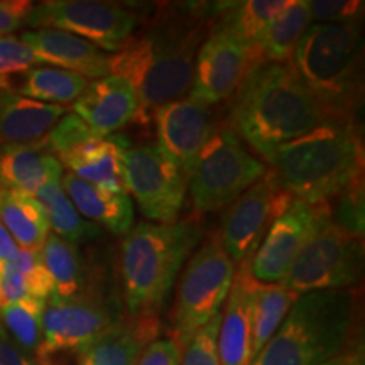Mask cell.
<instances>
[{
    "label": "cell",
    "instance_id": "cell-1",
    "mask_svg": "<svg viewBox=\"0 0 365 365\" xmlns=\"http://www.w3.org/2000/svg\"><path fill=\"white\" fill-rule=\"evenodd\" d=\"M212 27L213 6H171L110 54V75L134 88L139 113L190 95L196 54Z\"/></svg>",
    "mask_w": 365,
    "mask_h": 365
},
{
    "label": "cell",
    "instance_id": "cell-2",
    "mask_svg": "<svg viewBox=\"0 0 365 365\" xmlns=\"http://www.w3.org/2000/svg\"><path fill=\"white\" fill-rule=\"evenodd\" d=\"M230 129L269 163L281 145L327 120V113L289 63H264L235 91Z\"/></svg>",
    "mask_w": 365,
    "mask_h": 365
},
{
    "label": "cell",
    "instance_id": "cell-3",
    "mask_svg": "<svg viewBox=\"0 0 365 365\" xmlns=\"http://www.w3.org/2000/svg\"><path fill=\"white\" fill-rule=\"evenodd\" d=\"M267 164L293 200L331 205L354 182L364 180V143L357 120L327 118L281 145Z\"/></svg>",
    "mask_w": 365,
    "mask_h": 365
},
{
    "label": "cell",
    "instance_id": "cell-4",
    "mask_svg": "<svg viewBox=\"0 0 365 365\" xmlns=\"http://www.w3.org/2000/svg\"><path fill=\"white\" fill-rule=\"evenodd\" d=\"M203 228L196 220L140 222L120 245V279L129 314L159 317L186 259L196 249Z\"/></svg>",
    "mask_w": 365,
    "mask_h": 365
},
{
    "label": "cell",
    "instance_id": "cell-5",
    "mask_svg": "<svg viewBox=\"0 0 365 365\" xmlns=\"http://www.w3.org/2000/svg\"><path fill=\"white\" fill-rule=\"evenodd\" d=\"M362 22L312 24L293 65L328 118L355 120L364 93Z\"/></svg>",
    "mask_w": 365,
    "mask_h": 365
},
{
    "label": "cell",
    "instance_id": "cell-6",
    "mask_svg": "<svg viewBox=\"0 0 365 365\" xmlns=\"http://www.w3.org/2000/svg\"><path fill=\"white\" fill-rule=\"evenodd\" d=\"M350 289L301 294L284 322L250 365H322L339 357L354 333Z\"/></svg>",
    "mask_w": 365,
    "mask_h": 365
},
{
    "label": "cell",
    "instance_id": "cell-7",
    "mask_svg": "<svg viewBox=\"0 0 365 365\" xmlns=\"http://www.w3.org/2000/svg\"><path fill=\"white\" fill-rule=\"evenodd\" d=\"M235 264L223 249L217 232L207 237L191 255L180 277L171 313V336L182 349L200 328L222 313Z\"/></svg>",
    "mask_w": 365,
    "mask_h": 365
},
{
    "label": "cell",
    "instance_id": "cell-8",
    "mask_svg": "<svg viewBox=\"0 0 365 365\" xmlns=\"http://www.w3.org/2000/svg\"><path fill=\"white\" fill-rule=\"evenodd\" d=\"M269 168L252 156L228 125H218L188 178L196 215L227 208L244 195Z\"/></svg>",
    "mask_w": 365,
    "mask_h": 365
},
{
    "label": "cell",
    "instance_id": "cell-9",
    "mask_svg": "<svg viewBox=\"0 0 365 365\" xmlns=\"http://www.w3.org/2000/svg\"><path fill=\"white\" fill-rule=\"evenodd\" d=\"M333 217V215H331ZM328 217L296 255L281 286L296 294L350 289L362 279L364 242Z\"/></svg>",
    "mask_w": 365,
    "mask_h": 365
},
{
    "label": "cell",
    "instance_id": "cell-10",
    "mask_svg": "<svg viewBox=\"0 0 365 365\" xmlns=\"http://www.w3.org/2000/svg\"><path fill=\"white\" fill-rule=\"evenodd\" d=\"M120 307L107 294L100 281H91L70 299L49 296L43 317V341L36 360L39 365L53 357L78 354L122 317Z\"/></svg>",
    "mask_w": 365,
    "mask_h": 365
},
{
    "label": "cell",
    "instance_id": "cell-11",
    "mask_svg": "<svg viewBox=\"0 0 365 365\" xmlns=\"http://www.w3.org/2000/svg\"><path fill=\"white\" fill-rule=\"evenodd\" d=\"M33 29H54L78 36L102 51L122 49L139 21L129 9L100 0H44L27 17Z\"/></svg>",
    "mask_w": 365,
    "mask_h": 365
},
{
    "label": "cell",
    "instance_id": "cell-12",
    "mask_svg": "<svg viewBox=\"0 0 365 365\" xmlns=\"http://www.w3.org/2000/svg\"><path fill=\"white\" fill-rule=\"evenodd\" d=\"M127 193L134 196L143 215L170 225L180 218L188 190V176L158 144L129 148L124 158Z\"/></svg>",
    "mask_w": 365,
    "mask_h": 365
},
{
    "label": "cell",
    "instance_id": "cell-13",
    "mask_svg": "<svg viewBox=\"0 0 365 365\" xmlns=\"http://www.w3.org/2000/svg\"><path fill=\"white\" fill-rule=\"evenodd\" d=\"M293 202L272 171L267 170L261 180L228 205L217 234L235 266H249L269 228Z\"/></svg>",
    "mask_w": 365,
    "mask_h": 365
},
{
    "label": "cell",
    "instance_id": "cell-14",
    "mask_svg": "<svg viewBox=\"0 0 365 365\" xmlns=\"http://www.w3.org/2000/svg\"><path fill=\"white\" fill-rule=\"evenodd\" d=\"M261 65L255 46L212 31L196 54L190 97L213 107L234 97L244 80Z\"/></svg>",
    "mask_w": 365,
    "mask_h": 365
},
{
    "label": "cell",
    "instance_id": "cell-15",
    "mask_svg": "<svg viewBox=\"0 0 365 365\" xmlns=\"http://www.w3.org/2000/svg\"><path fill=\"white\" fill-rule=\"evenodd\" d=\"M331 215V205H309L294 200L272 223L254 254L249 264L252 279L261 284H281L313 232Z\"/></svg>",
    "mask_w": 365,
    "mask_h": 365
},
{
    "label": "cell",
    "instance_id": "cell-16",
    "mask_svg": "<svg viewBox=\"0 0 365 365\" xmlns=\"http://www.w3.org/2000/svg\"><path fill=\"white\" fill-rule=\"evenodd\" d=\"M158 145L180 164L190 178L210 137L220 125L212 105L190 95L164 103L154 110Z\"/></svg>",
    "mask_w": 365,
    "mask_h": 365
},
{
    "label": "cell",
    "instance_id": "cell-17",
    "mask_svg": "<svg viewBox=\"0 0 365 365\" xmlns=\"http://www.w3.org/2000/svg\"><path fill=\"white\" fill-rule=\"evenodd\" d=\"M71 110L100 137L113 135L139 115V102L124 78L107 75L91 80L71 103Z\"/></svg>",
    "mask_w": 365,
    "mask_h": 365
},
{
    "label": "cell",
    "instance_id": "cell-18",
    "mask_svg": "<svg viewBox=\"0 0 365 365\" xmlns=\"http://www.w3.org/2000/svg\"><path fill=\"white\" fill-rule=\"evenodd\" d=\"M19 38L29 46L41 66L59 68L86 80L110 75V54L78 36L54 29H29Z\"/></svg>",
    "mask_w": 365,
    "mask_h": 365
},
{
    "label": "cell",
    "instance_id": "cell-19",
    "mask_svg": "<svg viewBox=\"0 0 365 365\" xmlns=\"http://www.w3.org/2000/svg\"><path fill=\"white\" fill-rule=\"evenodd\" d=\"M159 333V317L125 313L76 354L75 365H135L143 350Z\"/></svg>",
    "mask_w": 365,
    "mask_h": 365
},
{
    "label": "cell",
    "instance_id": "cell-20",
    "mask_svg": "<svg viewBox=\"0 0 365 365\" xmlns=\"http://www.w3.org/2000/svg\"><path fill=\"white\" fill-rule=\"evenodd\" d=\"M130 148L127 137L93 135L56 156L63 170L98 188L127 193L124 158Z\"/></svg>",
    "mask_w": 365,
    "mask_h": 365
},
{
    "label": "cell",
    "instance_id": "cell-21",
    "mask_svg": "<svg viewBox=\"0 0 365 365\" xmlns=\"http://www.w3.org/2000/svg\"><path fill=\"white\" fill-rule=\"evenodd\" d=\"M252 284L249 266L239 267L218 327L220 365H250L252 362Z\"/></svg>",
    "mask_w": 365,
    "mask_h": 365
},
{
    "label": "cell",
    "instance_id": "cell-22",
    "mask_svg": "<svg viewBox=\"0 0 365 365\" xmlns=\"http://www.w3.org/2000/svg\"><path fill=\"white\" fill-rule=\"evenodd\" d=\"M65 170L46 139L31 144L0 145V188L36 193L53 181H61Z\"/></svg>",
    "mask_w": 365,
    "mask_h": 365
},
{
    "label": "cell",
    "instance_id": "cell-23",
    "mask_svg": "<svg viewBox=\"0 0 365 365\" xmlns=\"http://www.w3.org/2000/svg\"><path fill=\"white\" fill-rule=\"evenodd\" d=\"M61 186L85 220L115 235L129 234L134 227V203L129 193L98 188L70 173L63 175Z\"/></svg>",
    "mask_w": 365,
    "mask_h": 365
},
{
    "label": "cell",
    "instance_id": "cell-24",
    "mask_svg": "<svg viewBox=\"0 0 365 365\" xmlns=\"http://www.w3.org/2000/svg\"><path fill=\"white\" fill-rule=\"evenodd\" d=\"M66 113V107L41 103L0 88V145L44 139Z\"/></svg>",
    "mask_w": 365,
    "mask_h": 365
},
{
    "label": "cell",
    "instance_id": "cell-25",
    "mask_svg": "<svg viewBox=\"0 0 365 365\" xmlns=\"http://www.w3.org/2000/svg\"><path fill=\"white\" fill-rule=\"evenodd\" d=\"M90 80L53 66H34L0 78V88L36 102L66 107L80 97Z\"/></svg>",
    "mask_w": 365,
    "mask_h": 365
},
{
    "label": "cell",
    "instance_id": "cell-26",
    "mask_svg": "<svg viewBox=\"0 0 365 365\" xmlns=\"http://www.w3.org/2000/svg\"><path fill=\"white\" fill-rule=\"evenodd\" d=\"M291 0H245L223 2L213 7L212 31L230 34L242 43L255 46L267 26L289 6Z\"/></svg>",
    "mask_w": 365,
    "mask_h": 365
},
{
    "label": "cell",
    "instance_id": "cell-27",
    "mask_svg": "<svg viewBox=\"0 0 365 365\" xmlns=\"http://www.w3.org/2000/svg\"><path fill=\"white\" fill-rule=\"evenodd\" d=\"M0 223L11 234L17 247L24 250L39 252L51 234L41 203L34 196L21 191L0 188Z\"/></svg>",
    "mask_w": 365,
    "mask_h": 365
},
{
    "label": "cell",
    "instance_id": "cell-28",
    "mask_svg": "<svg viewBox=\"0 0 365 365\" xmlns=\"http://www.w3.org/2000/svg\"><path fill=\"white\" fill-rule=\"evenodd\" d=\"M312 26L308 0H291L289 6L264 31L255 44L262 63H289L294 51Z\"/></svg>",
    "mask_w": 365,
    "mask_h": 365
},
{
    "label": "cell",
    "instance_id": "cell-29",
    "mask_svg": "<svg viewBox=\"0 0 365 365\" xmlns=\"http://www.w3.org/2000/svg\"><path fill=\"white\" fill-rule=\"evenodd\" d=\"M39 252L53 279V298L70 299L90 282L78 245L49 234Z\"/></svg>",
    "mask_w": 365,
    "mask_h": 365
},
{
    "label": "cell",
    "instance_id": "cell-30",
    "mask_svg": "<svg viewBox=\"0 0 365 365\" xmlns=\"http://www.w3.org/2000/svg\"><path fill=\"white\" fill-rule=\"evenodd\" d=\"M43 207L51 234L61 237L71 244L80 245L102 237V228L85 220L73 207L71 200L63 190L61 181H53L41 188L34 196Z\"/></svg>",
    "mask_w": 365,
    "mask_h": 365
},
{
    "label": "cell",
    "instance_id": "cell-31",
    "mask_svg": "<svg viewBox=\"0 0 365 365\" xmlns=\"http://www.w3.org/2000/svg\"><path fill=\"white\" fill-rule=\"evenodd\" d=\"M301 294L281 284H252V360L284 322Z\"/></svg>",
    "mask_w": 365,
    "mask_h": 365
},
{
    "label": "cell",
    "instance_id": "cell-32",
    "mask_svg": "<svg viewBox=\"0 0 365 365\" xmlns=\"http://www.w3.org/2000/svg\"><path fill=\"white\" fill-rule=\"evenodd\" d=\"M46 299L24 298L0 308V325L7 335L31 355L38 352L43 341V317Z\"/></svg>",
    "mask_w": 365,
    "mask_h": 365
},
{
    "label": "cell",
    "instance_id": "cell-33",
    "mask_svg": "<svg viewBox=\"0 0 365 365\" xmlns=\"http://www.w3.org/2000/svg\"><path fill=\"white\" fill-rule=\"evenodd\" d=\"M7 266L24 277L33 298L48 301L49 296L53 294V279L38 250L19 249L7 262Z\"/></svg>",
    "mask_w": 365,
    "mask_h": 365
},
{
    "label": "cell",
    "instance_id": "cell-34",
    "mask_svg": "<svg viewBox=\"0 0 365 365\" xmlns=\"http://www.w3.org/2000/svg\"><path fill=\"white\" fill-rule=\"evenodd\" d=\"M220 318L222 313H218L191 336L188 344L181 349L180 365H220V357H218Z\"/></svg>",
    "mask_w": 365,
    "mask_h": 365
},
{
    "label": "cell",
    "instance_id": "cell-35",
    "mask_svg": "<svg viewBox=\"0 0 365 365\" xmlns=\"http://www.w3.org/2000/svg\"><path fill=\"white\" fill-rule=\"evenodd\" d=\"M364 2L359 0H313L308 2L312 24L362 22Z\"/></svg>",
    "mask_w": 365,
    "mask_h": 365
},
{
    "label": "cell",
    "instance_id": "cell-36",
    "mask_svg": "<svg viewBox=\"0 0 365 365\" xmlns=\"http://www.w3.org/2000/svg\"><path fill=\"white\" fill-rule=\"evenodd\" d=\"M364 180H359L339 196L336 215L331 217L341 228L357 237L364 235Z\"/></svg>",
    "mask_w": 365,
    "mask_h": 365
},
{
    "label": "cell",
    "instance_id": "cell-37",
    "mask_svg": "<svg viewBox=\"0 0 365 365\" xmlns=\"http://www.w3.org/2000/svg\"><path fill=\"white\" fill-rule=\"evenodd\" d=\"M93 135L97 134H93L81 118L76 117L75 113H66L44 139L54 156H59L61 153H66L75 145L91 139Z\"/></svg>",
    "mask_w": 365,
    "mask_h": 365
},
{
    "label": "cell",
    "instance_id": "cell-38",
    "mask_svg": "<svg viewBox=\"0 0 365 365\" xmlns=\"http://www.w3.org/2000/svg\"><path fill=\"white\" fill-rule=\"evenodd\" d=\"M34 66L41 65L29 46L22 43L19 36L11 34L0 38V78L17 75Z\"/></svg>",
    "mask_w": 365,
    "mask_h": 365
},
{
    "label": "cell",
    "instance_id": "cell-39",
    "mask_svg": "<svg viewBox=\"0 0 365 365\" xmlns=\"http://www.w3.org/2000/svg\"><path fill=\"white\" fill-rule=\"evenodd\" d=\"M181 349L173 339H156L145 346L135 365H180Z\"/></svg>",
    "mask_w": 365,
    "mask_h": 365
},
{
    "label": "cell",
    "instance_id": "cell-40",
    "mask_svg": "<svg viewBox=\"0 0 365 365\" xmlns=\"http://www.w3.org/2000/svg\"><path fill=\"white\" fill-rule=\"evenodd\" d=\"M33 7L29 0H0V38L24 26Z\"/></svg>",
    "mask_w": 365,
    "mask_h": 365
},
{
    "label": "cell",
    "instance_id": "cell-41",
    "mask_svg": "<svg viewBox=\"0 0 365 365\" xmlns=\"http://www.w3.org/2000/svg\"><path fill=\"white\" fill-rule=\"evenodd\" d=\"M0 365H39L33 355L24 352L0 325Z\"/></svg>",
    "mask_w": 365,
    "mask_h": 365
},
{
    "label": "cell",
    "instance_id": "cell-42",
    "mask_svg": "<svg viewBox=\"0 0 365 365\" xmlns=\"http://www.w3.org/2000/svg\"><path fill=\"white\" fill-rule=\"evenodd\" d=\"M340 365H365V355H364V341L362 336H359L357 333H352L349 344L341 354L339 355Z\"/></svg>",
    "mask_w": 365,
    "mask_h": 365
},
{
    "label": "cell",
    "instance_id": "cell-43",
    "mask_svg": "<svg viewBox=\"0 0 365 365\" xmlns=\"http://www.w3.org/2000/svg\"><path fill=\"white\" fill-rule=\"evenodd\" d=\"M17 250H19L17 244L14 242L11 234L4 228L2 223H0V266H4V264L11 261Z\"/></svg>",
    "mask_w": 365,
    "mask_h": 365
},
{
    "label": "cell",
    "instance_id": "cell-44",
    "mask_svg": "<svg viewBox=\"0 0 365 365\" xmlns=\"http://www.w3.org/2000/svg\"><path fill=\"white\" fill-rule=\"evenodd\" d=\"M322 365H340V360H339V357H335L333 360H330V362L322 364Z\"/></svg>",
    "mask_w": 365,
    "mask_h": 365
}]
</instances>
